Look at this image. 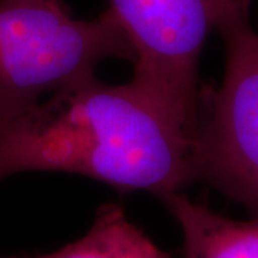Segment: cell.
Listing matches in <instances>:
<instances>
[{
  "label": "cell",
  "mask_w": 258,
  "mask_h": 258,
  "mask_svg": "<svg viewBox=\"0 0 258 258\" xmlns=\"http://www.w3.org/2000/svg\"><path fill=\"white\" fill-rule=\"evenodd\" d=\"M191 129L137 83L92 76L0 120V181L68 172L164 200L191 184Z\"/></svg>",
  "instance_id": "cell-1"
},
{
  "label": "cell",
  "mask_w": 258,
  "mask_h": 258,
  "mask_svg": "<svg viewBox=\"0 0 258 258\" xmlns=\"http://www.w3.org/2000/svg\"><path fill=\"white\" fill-rule=\"evenodd\" d=\"M106 59L134 62L108 9L78 19L64 0H0V120L92 78Z\"/></svg>",
  "instance_id": "cell-2"
},
{
  "label": "cell",
  "mask_w": 258,
  "mask_h": 258,
  "mask_svg": "<svg viewBox=\"0 0 258 258\" xmlns=\"http://www.w3.org/2000/svg\"><path fill=\"white\" fill-rule=\"evenodd\" d=\"M225 68L204 88L191 144V182L208 184L258 214V32L249 9L231 12L217 29Z\"/></svg>",
  "instance_id": "cell-3"
},
{
  "label": "cell",
  "mask_w": 258,
  "mask_h": 258,
  "mask_svg": "<svg viewBox=\"0 0 258 258\" xmlns=\"http://www.w3.org/2000/svg\"><path fill=\"white\" fill-rule=\"evenodd\" d=\"M134 50V78L192 131L200 108V59L208 36L241 0H108Z\"/></svg>",
  "instance_id": "cell-4"
},
{
  "label": "cell",
  "mask_w": 258,
  "mask_h": 258,
  "mask_svg": "<svg viewBox=\"0 0 258 258\" xmlns=\"http://www.w3.org/2000/svg\"><path fill=\"white\" fill-rule=\"evenodd\" d=\"M161 201L181 228L184 258H258V217L231 220L181 192Z\"/></svg>",
  "instance_id": "cell-5"
},
{
  "label": "cell",
  "mask_w": 258,
  "mask_h": 258,
  "mask_svg": "<svg viewBox=\"0 0 258 258\" xmlns=\"http://www.w3.org/2000/svg\"><path fill=\"white\" fill-rule=\"evenodd\" d=\"M12 258H171L128 218L118 204L98 208L88 232L62 248Z\"/></svg>",
  "instance_id": "cell-6"
},
{
  "label": "cell",
  "mask_w": 258,
  "mask_h": 258,
  "mask_svg": "<svg viewBox=\"0 0 258 258\" xmlns=\"http://www.w3.org/2000/svg\"><path fill=\"white\" fill-rule=\"evenodd\" d=\"M241 2H244V3H248V5L251 3V0H241Z\"/></svg>",
  "instance_id": "cell-7"
}]
</instances>
